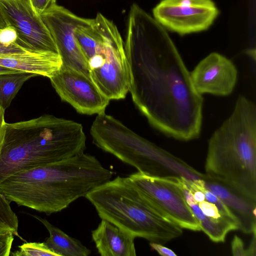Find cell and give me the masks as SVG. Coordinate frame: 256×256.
Segmentation results:
<instances>
[{"mask_svg":"<svg viewBox=\"0 0 256 256\" xmlns=\"http://www.w3.org/2000/svg\"><path fill=\"white\" fill-rule=\"evenodd\" d=\"M124 47L129 92L149 124L176 140L198 138L203 97L166 30L136 4L130 8Z\"/></svg>","mask_w":256,"mask_h":256,"instance_id":"obj_1","label":"cell"},{"mask_svg":"<svg viewBox=\"0 0 256 256\" xmlns=\"http://www.w3.org/2000/svg\"><path fill=\"white\" fill-rule=\"evenodd\" d=\"M113 172L84 152L45 166L18 172L0 183L10 202L48 215L61 212L110 180Z\"/></svg>","mask_w":256,"mask_h":256,"instance_id":"obj_2","label":"cell"},{"mask_svg":"<svg viewBox=\"0 0 256 256\" xmlns=\"http://www.w3.org/2000/svg\"><path fill=\"white\" fill-rule=\"evenodd\" d=\"M86 142L80 124L52 115L7 123L0 154V183L18 172L83 152Z\"/></svg>","mask_w":256,"mask_h":256,"instance_id":"obj_3","label":"cell"},{"mask_svg":"<svg viewBox=\"0 0 256 256\" xmlns=\"http://www.w3.org/2000/svg\"><path fill=\"white\" fill-rule=\"evenodd\" d=\"M206 174L256 203V106L238 98L230 116L208 141Z\"/></svg>","mask_w":256,"mask_h":256,"instance_id":"obj_4","label":"cell"},{"mask_svg":"<svg viewBox=\"0 0 256 256\" xmlns=\"http://www.w3.org/2000/svg\"><path fill=\"white\" fill-rule=\"evenodd\" d=\"M85 198L101 219L135 238L164 244L180 236L182 228L152 204L128 177L118 176L89 192Z\"/></svg>","mask_w":256,"mask_h":256,"instance_id":"obj_5","label":"cell"},{"mask_svg":"<svg viewBox=\"0 0 256 256\" xmlns=\"http://www.w3.org/2000/svg\"><path fill=\"white\" fill-rule=\"evenodd\" d=\"M93 143L146 174L189 178L193 168L184 160L142 137L105 112L90 129Z\"/></svg>","mask_w":256,"mask_h":256,"instance_id":"obj_6","label":"cell"},{"mask_svg":"<svg viewBox=\"0 0 256 256\" xmlns=\"http://www.w3.org/2000/svg\"><path fill=\"white\" fill-rule=\"evenodd\" d=\"M128 177L142 195L182 228L201 230L187 204L176 176H158L137 172Z\"/></svg>","mask_w":256,"mask_h":256,"instance_id":"obj_7","label":"cell"},{"mask_svg":"<svg viewBox=\"0 0 256 256\" xmlns=\"http://www.w3.org/2000/svg\"><path fill=\"white\" fill-rule=\"evenodd\" d=\"M152 12L165 29L180 36L208 30L219 14L212 0H161Z\"/></svg>","mask_w":256,"mask_h":256,"instance_id":"obj_8","label":"cell"},{"mask_svg":"<svg viewBox=\"0 0 256 256\" xmlns=\"http://www.w3.org/2000/svg\"><path fill=\"white\" fill-rule=\"evenodd\" d=\"M0 8L7 26L16 31L19 46L32 52L58 54L50 30L27 0H0Z\"/></svg>","mask_w":256,"mask_h":256,"instance_id":"obj_9","label":"cell"},{"mask_svg":"<svg viewBox=\"0 0 256 256\" xmlns=\"http://www.w3.org/2000/svg\"><path fill=\"white\" fill-rule=\"evenodd\" d=\"M57 46L62 66L78 70L90 77L88 61L74 35L80 26L91 24L92 19L80 17L56 4L40 16Z\"/></svg>","mask_w":256,"mask_h":256,"instance_id":"obj_10","label":"cell"},{"mask_svg":"<svg viewBox=\"0 0 256 256\" xmlns=\"http://www.w3.org/2000/svg\"><path fill=\"white\" fill-rule=\"evenodd\" d=\"M202 178L184 182L198 202L190 206L201 230L212 242H224L228 232L239 229V223L225 204L206 189Z\"/></svg>","mask_w":256,"mask_h":256,"instance_id":"obj_11","label":"cell"},{"mask_svg":"<svg viewBox=\"0 0 256 256\" xmlns=\"http://www.w3.org/2000/svg\"><path fill=\"white\" fill-rule=\"evenodd\" d=\"M50 79L61 100L80 114L92 115L105 112L110 100L90 78L74 69L62 66Z\"/></svg>","mask_w":256,"mask_h":256,"instance_id":"obj_12","label":"cell"},{"mask_svg":"<svg viewBox=\"0 0 256 256\" xmlns=\"http://www.w3.org/2000/svg\"><path fill=\"white\" fill-rule=\"evenodd\" d=\"M192 84L200 94L218 96L230 95L238 80V70L234 64L216 52L201 60L190 72Z\"/></svg>","mask_w":256,"mask_h":256,"instance_id":"obj_13","label":"cell"},{"mask_svg":"<svg viewBox=\"0 0 256 256\" xmlns=\"http://www.w3.org/2000/svg\"><path fill=\"white\" fill-rule=\"evenodd\" d=\"M90 77L110 100L126 98L129 92L130 74L123 43L117 44L110 49L104 64L90 71Z\"/></svg>","mask_w":256,"mask_h":256,"instance_id":"obj_14","label":"cell"},{"mask_svg":"<svg viewBox=\"0 0 256 256\" xmlns=\"http://www.w3.org/2000/svg\"><path fill=\"white\" fill-rule=\"evenodd\" d=\"M202 181L204 186L219 198L236 217L239 230L246 234H256V203L248 201L205 174Z\"/></svg>","mask_w":256,"mask_h":256,"instance_id":"obj_15","label":"cell"},{"mask_svg":"<svg viewBox=\"0 0 256 256\" xmlns=\"http://www.w3.org/2000/svg\"><path fill=\"white\" fill-rule=\"evenodd\" d=\"M92 238L102 256H136V238L107 220L102 219Z\"/></svg>","mask_w":256,"mask_h":256,"instance_id":"obj_16","label":"cell"},{"mask_svg":"<svg viewBox=\"0 0 256 256\" xmlns=\"http://www.w3.org/2000/svg\"><path fill=\"white\" fill-rule=\"evenodd\" d=\"M0 66L50 78L60 69L62 60L53 52L12 54L0 55Z\"/></svg>","mask_w":256,"mask_h":256,"instance_id":"obj_17","label":"cell"},{"mask_svg":"<svg viewBox=\"0 0 256 256\" xmlns=\"http://www.w3.org/2000/svg\"><path fill=\"white\" fill-rule=\"evenodd\" d=\"M32 216L47 229L49 236L44 242L58 256H88L90 254L91 250L79 240L69 236L46 218L35 215Z\"/></svg>","mask_w":256,"mask_h":256,"instance_id":"obj_18","label":"cell"},{"mask_svg":"<svg viewBox=\"0 0 256 256\" xmlns=\"http://www.w3.org/2000/svg\"><path fill=\"white\" fill-rule=\"evenodd\" d=\"M35 76L26 72L0 74V104L4 110L10 106L22 84Z\"/></svg>","mask_w":256,"mask_h":256,"instance_id":"obj_19","label":"cell"},{"mask_svg":"<svg viewBox=\"0 0 256 256\" xmlns=\"http://www.w3.org/2000/svg\"><path fill=\"white\" fill-rule=\"evenodd\" d=\"M10 202L0 192V234L12 232L19 236L18 220L10 206Z\"/></svg>","mask_w":256,"mask_h":256,"instance_id":"obj_20","label":"cell"},{"mask_svg":"<svg viewBox=\"0 0 256 256\" xmlns=\"http://www.w3.org/2000/svg\"><path fill=\"white\" fill-rule=\"evenodd\" d=\"M17 250L12 253L14 256H58L43 242H26L18 246Z\"/></svg>","mask_w":256,"mask_h":256,"instance_id":"obj_21","label":"cell"},{"mask_svg":"<svg viewBox=\"0 0 256 256\" xmlns=\"http://www.w3.org/2000/svg\"><path fill=\"white\" fill-rule=\"evenodd\" d=\"M232 252L235 256H252L249 250L245 248L243 240L237 235H235L232 242Z\"/></svg>","mask_w":256,"mask_h":256,"instance_id":"obj_22","label":"cell"},{"mask_svg":"<svg viewBox=\"0 0 256 256\" xmlns=\"http://www.w3.org/2000/svg\"><path fill=\"white\" fill-rule=\"evenodd\" d=\"M14 240V234L12 232L0 234V256L10 255Z\"/></svg>","mask_w":256,"mask_h":256,"instance_id":"obj_23","label":"cell"},{"mask_svg":"<svg viewBox=\"0 0 256 256\" xmlns=\"http://www.w3.org/2000/svg\"><path fill=\"white\" fill-rule=\"evenodd\" d=\"M18 36L15 30L11 26H6L0 30V42L8 46L16 42Z\"/></svg>","mask_w":256,"mask_h":256,"instance_id":"obj_24","label":"cell"},{"mask_svg":"<svg viewBox=\"0 0 256 256\" xmlns=\"http://www.w3.org/2000/svg\"><path fill=\"white\" fill-rule=\"evenodd\" d=\"M34 12L40 16L56 4V0H27Z\"/></svg>","mask_w":256,"mask_h":256,"instance_id":"obj_25","label":"cell"},{"mask_svg":"<svg viewBox=\"0 0 256 256\" xmlns=\"http://www.w3.org/2000/svg\"><path fill=\"white\" fill-rule=\"evenodd\" d=\"M28 52H32L22 47L16 42L8 46H6L0 42V55Z\"/></svg>","mask_w":256,"mask_h":256,"instance_id":"obj_26","label":"cell"},{"mask_svg":"<svg viewBox=\"0 0 256 256\" xmlns=\"http://www.w3.org/2000/svg\"><path fill=\"white\" fill-rule=\"evenodd\" d=\"M5 110L0 104V154L3 145L6 128L4 120Z\"/></svg>","mask_w":256,"mask_h":256,"instance_id":"obj_27","label":"cell"},{"mask_svg":"<svg viewBox=\"0 0 256 256\" xmlns=\"http://www.w3.org/2000/svg\"><path fill=\"white\" fill-rule=\"evenodd\" d=\"M150 247L157 252L160 255L162 256H176V254L174 251L170 249L166 248L161 244L150 242Z\"/></svg>","mask_w":256,"mask_h":256,"instance_id":"obj_28","label":"cell"},{"mask_svg":"<svg viewBox=\"0 0 256 256\" xmlns=\"http://www.w3.org/2000/svg\"><path fill=\"white\" fill-rule=\"evenodd\" d=\"M23 72L0 66V74Z\"/></svg>","mask_w":256,"mask_h":256,"instance_id":"obj_29","label":"cell"},{"mask_svg":"<svg viewBox=\"0 0 256 256\" xmlns=\"http://www.w3.org/2000/svg\"><path fill=\"white\" fill-rule=\"evenodd\" d=\"M7 26L0 8V29H2Z\"/></svg>","mask_w":256,"mask_h":256,"instance_id":"obj_30","label":"cell"},{"mask_svg":"<svg viewBox=\"0 0 256 256\" xmlns=\"http://www.w3.org/2000/svg\"><path fill=\"white\" fill-rule=\"evenodd\" d=\"M1 29H0V30Z\"/></svg>","mask_w":256,"mask_h":256,"instance_id":"obj_31","label":"cell"}]
</instances>
